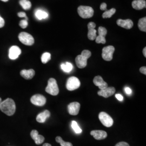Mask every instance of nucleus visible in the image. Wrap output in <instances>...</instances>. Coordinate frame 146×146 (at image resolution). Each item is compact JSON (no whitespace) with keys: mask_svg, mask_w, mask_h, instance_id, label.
Masks as SVG:
<instances>
[{"mask_svg":"<svg viewBox=\"0 0 146 146\" xmlns=\"http://www.w3.org/2000/svg\"><path fill=\"white\" fill-rule=\"evenodd\" d=\"M116 23L119 26L125 28L126 29H130L134 26L133 21L130 19H127V20L119 19L117 20V21H116Z\"/></svg>","mask_w":146,"mask_h":146,"instance_id":"4468645a","label":"nucleus"},{"mask_svg":"<svg viewBox=\"0 0 146 146\" xmlns=\"http://www.w3.org/2000/svg\"><path fill=\"white\" fill-rule=\"evenodd\" d=\"M115 89L113 87H107L102 90H100L98 92V94L100 96H103L105 98H107L112 96L115 93Z\"/></svg>","mask_w":146,"mask_h":146,"instance_id":"ddd939ff","label":"nucleus"},{"mask_svg":"<svg viewBox=\"0 0 146 146\" xmlns=\"http://www.w3.org/2000/svg\"><path fill=\"white\" fill-rule=\"evenodd\" d=\"M51 59V55L49 52H44L41 56V61L43 63H47Z\"/></svg>","mask_w":146,"mask_h":146,"instance_id":"a878e982","label":"nucleus"},{"mask_svg":"<svg viewBox=\"0 0 146 146\" xmlns=\"http://www.w3.org/2000/svg\"><path fill=\"white\" fill-rule=\"evenodd\" d=\"M35 16L38 20H41L42 19H45L47 18L48 16V14L47 12L38 9L35 12Z\"/></svg>","mask_w":146,"mask_h":146,"instance_id":"412c9836","label":"nucleus"},{"mask_svg":"<svg viewBox=\"0 0 146 146\" xmlns=\"http://www.w3.org/2000/svg\"><path fill=\"white\" fill-rule=\"evenodd\" d=\"M143 54L144 55V56L146 58V48L145 47L143 50Z\"/></svg>","mask_w":146,"mask_h":146,"instance_id":"58836bf2","label":"nucleus"},{"mask_svg":"<svg viewBox=\"0 0 146 146\" xmlns=\"http://www.w3.org/2000/svg\"><path fill=\"white\" fill-rule=\"evenodd\" d=\"M93 82L96 86L99 87L100 90H102L108 87V84L104 81L103 78L100 76H96L94 78Z\"/></svg>","mask_w":146,"mask_h":146,"instance_id":"dca6fc26","label":"nucleus"},{"mask_svg":"<svg viewBox=\"0 0 146 146\" xmlns=\"http://www.w3.org/2000/svg\"><path fill=\"white\" fill-rule=\"evenodd\" d=\"M5 24V21L4 20V19L1 17L0 16V28L3 27Z\"/></svg>","mask_w":146,"mask_h":146,"instance_id":"f704fd0d","label":"nucleus"},{"mask_svg":"<svg viewBox=\"0 0 146 146\" xmlns=\"http://www.w3.org/2000/svg\"><path fill=\"white\" fill-rule=\"evenodd\" d=\"M80 81L78 78L72 76L68 78L66 84V88L68 90L73 91L78 89L80 86Z\"/></svg>","mask_w":146,"mask_h":146,"instance_id":"6e6552de","label":"nucleus"},{"mask_svg":"<svg viewBox=\"0 0 146 146\" xmlns=\"http://www.w3.org/2000/svg\"><path fill=\"white\" fill-rule=\"evenodd\" d=\"M19 25H20V26L21 27V28H23V29L26 28L27 27H28V20H26V19L21 20V21L20 22Z\"/></svg>","mask_w":146,"mask_h":146,"instance_id":"7c9ffc66","label":"nucleus"},{"mask_svg":"<svg viewBox=\"0 0 146 146\" xmlns=\"http://www.w3.org/2000/svg\"><path fill=\"white\" fill-rule=\"evenodd\" d=\"M125 93L128 95H130L131 94V89L129 87H125Z\"/></svg>","mask_w":146,"mask_h":146,"instance_id":"4c0bfd02","label":"nucleus"},{"mask_svg":"<svg viewBox=\"0 0 146 146\" xmlns=\"http://www.w3.org/2000/svg\"><path fill=\"white\" fill-rule=\"evenodd\" d=\"M95 41L97 43H102L105 44L106 42V40L105 38V37L101 36H97L95 38Z\"/></svg>","mask_w":146,"mask_h":146,"instance_id":"c756f323","label":"nucleus"},{"mask_svg":"<svg viewBox=\"0 0 146 146\" xmlns=\"http://www.w3.org/2000/svg\"><path fill=\"white\" fill-rule=\"evenodd\" d=\"M1 1H3V2H7V1H8L9 0H1Z\"/></svg>","mask_w":146,"mask_h":146,"instance_id":"a19ab883","label":"nucleus"},{"mask_svg":"<svg viewBox=\"0 0 146 146\" xmlns=\"http://www.w3.org/2000/svg\"><path fill=\"white\" fill-rule=\"evenodd\" d=\"M50 116V113L49 110H46L37 116L36 121L39 123H44L48 118Z\"/></svg>","mask_w":146,"mask_h":146,"instance_id":"aec40b11","label":"nucleus"},{"mask_svg":"<svg viewBox=\"0 0 146 146\" xmlns=\"http://www.w3.org/2000/svg\"><path fill=\"white\" fill-rule=\"evenodd\" d=\"M100 9L101 11H106L107 9V5L105 3H102L100 5Z\"/></svg>","mask_w":146,"mask_h":146,"instance_id":"72a5a7b5","label":"nucleus"},{"mask_svg":"<svg viewBox=\"0 0 146 146\" xmlns=\"http://www.w3.org/2000/svg\"><path fill=\"white\" fill-rule=\"evenodd\" d=\"M99 118L103 125L106 127H110L113 125V120L108 114L105 112H101Z\"/></svg>","mask_w":146,"mask_h":146,"instance_id":"423d86ee","label":"nucleus"},{"mask_svg":"<svg viewBox=\"0 0 146 146\" xmlns=\"http://www.w3.org/2000/svg\"><path fill=\"white\" fill-rule=\"evenodd\" d=\"M2 99H1V98H0V105H1V102H2Z\"/></svg>","mask_w":146,"mask_h":146,"instance_id":"79ce46f5","label":"nucleus"},{"mask_svg":"<svg viewBox=\"0 0 146 146\" xmlns=\"http://www.w3.org/2000/svg\"><path fill=\"white\" fill-rule=\"evenodd\" d=\"M91 135L93 136L96 140H103L107 136V133L104 131L101 130H95L92 131L90 132Z\"/></svg>","mask_w":146,"mask_h":146,"instance_id":"f3484780","label":"nucleus"},{"mask_svg":"<svg viewBox=\"0 0 146 146\" xmlns=\"http://www.w3.org/2000/svg\"><path fill=\"white\" fill-rule=\"evenodd\" d=\"M132 7L136 10H141L146 7L145 0H134L132 2Z\"/></svg>","mask_w":146,"mask_h":146,"instance_id":"a211bd4d","label":"nucleus"},{"mask_svg":"<svg viewBox=\"0 0 146 146\" xmlns=\"http://www.w3.org/2000/svg\"><path fill=\"white\" fill-rule=\"evenodd\" d=\"M61 67L64 72L69 73L72 70L73 66L72 63L67 62L64 63H62L61 65Z\"/></svg>","mask_w":146,"mask_h":146,"instance_id":"4be33fe9","label":"nucleus"},{"mask_svg":"<svg viewBox=\"0 0 146 146\" xmlns=\"http://www.w3.org/2000/svg\"><path fill=\"white\" fill-rule=\"evenodd\" d=\"M115 12H116V9L115 8H111L110 10H107L105 11L104 13V14H102V17L104 19L110 18L115 14Z\"/></svg>","mask_w":146,"mask_h":146,"instance_id":"393cba45","label":"nucleus"},{"mask_svg":"<svg viewBox=\"0 0 146 146\" xmlns=\"http://www.w3.org/2000/svg\"><path fill=\"white\" fill-rule=\"evenodd\" d=\"M17 15L19 17H23L28 20V17H27L26 14L25 12H20L17 14Z\"/></svg>","mask_w":146,"mask_h":146,"instance_id":"2f4dec72","label":"nucleus"},{"mask_svg":"<svg viewBox=\"0 0 146 146\" xmlns=\"http://www.w3.org/2000/svg\"><path fill=\"white\" fill-rule=\"evenodd\" d=\"M92 55V53L88 50H84L81 55L76 56L75 58L76 64L79 68H85L87 64V60Z\"/></svg>","mask_w":146,"mask_h":146,"instance_id":"f03ea898","label":"nucleus"},{"mask_svg":"<svg viewBox=\"0 0 146 146\" xmlns=\"http://www.w3.org/2000/svg\"><path fill=\"white\" fill-rule=\"evenodd\" d=\"M72 127L76 134H80L82 132V129L78 126V123L75 121H73L72 122Z\"/></svg>","mask_w":146,"mask_h":146,"instance_id":"cd10ccee","label":"nucleus"},{"mask_svg":"<svg viewBox=\"0 0 146 146\" xmlns=\"http://www.w3.org/2000/svg\"><path fill=\"white\" fill-rule=\"evenodd\" d=\"M78 13L80 17L83 19H89L94 15L93 9L89 6L81 5L78 8Z\"/></svg>","mask_w":146,"mask_h":146,"instance_id":"20e7f679","label":"nucleus"},{"mask_svg":"<svg viewBox=\"0 0 146 146\" xmlns=\"http://www.w3.org/2000/svg\"><path fill=\"white\" fill-rule=\"evenodd\" d=\"M0 110L8 116L14 115L16 110L15 103L14 101L10 98H8L2 101L0 105Z\"/></svg>","mask_w":146,"mask_h":146,"instance_id":"f257e3e1","label":"nucleus"},{"mask_svg":"<svg viewBox=\"0 0 146 146\" xmlns=\"http://www.w3.org/2000/svg\"><path fill=\"white\" fill-rule=\"evenodd\" d=\"M115 146H129V144L125 142H120L117 143Z\"/></svg>","mask_w":146,"mask_h":146,"instance_id":"473e14b6","label":"nucleus"},{"mask_svg":"<svg viewBox=\"0 0 146 146\" xmlns=\"http://www.w3.org/2000/svg\"><path fill=\"white\" fill-rule=\"evenodd\" d=\"M43 146H52V145H51L50 144H49V143H46L43 144Z\"/></svg>","mask_w":146,"mask_h":146,"instance_id":"ea45409f","label":"nucleus"},{"mask_svg":"<svg viewBox=\"0 0 146 146\" xmlns=\"http://www.w3.org/2000/svg\"><path fill=\"white\" fill-rule=\"evenodd\" d=\"M96 25L94 22H90L88 24V37L90 40L93 41L95 40L96 37V30H95Z\"/></svg>","mask_w":146,"mask_h":146,"instance_id":"9b49d317","label":"nucleus"},{"mask_svg":"<svg viewBox=\"0 0 146 146\" xmlns=\"http://www.w3.org/2000/svg\"><path fill=\"white\" fill-rule=\"evenodd\" d=\"M35 74V70L34 69H29V70H26L23 69L21 70L20 72V75L21 76L26 80H30L33 78Z\"/></svg>","mask_w":146,"mask_h":146,"instance_id":"6ab92c4d","label":"nucleus"},{"mask_svg":"<svg viewBox=\"0 0 146 146\" xmlns=\"http://www.w3.org/2000/svg\"><path fill=\"white\" fill-rule=\"evenodd\" d=\"M140 71L141 73L143 74L144 75H146V67H142L140 69Z\"/></svg>","mask_w":146,"mask_h":146,"instance_id":"e433bc0d","label":"nucleus"},{"mask_svg":"<svg viewBox=\"0 0 146 146\" xmlns=\"http://www.w3.org/2000/svg\"><path fill=\"white\" fill-rule=\"evenodd\" d=\"M19 3L25 10H28L31 7V2L28 0H20Z\"/></svg>","mask_w":146,"mask_h":146,"instance_id":"b1692460","label":"nucleus"},{"mask_svg":"<svg viewBox=\"0 0 146 146\" xmlns=\"http://www.w3.org/2000/svg\"><path fill=\"white\" fill-rule=\"evenodd\" d=\"M21 54V49L16 46L11 47L9 50V58L11 60H16Z\"/></svg>","mask_w":146,"mask_h":146,"instance_id":"9d476101","label":"nucleus"},{"mask_svg":"<svg viewBox=\"0 0 146 146\" xmlns=\"http://www.w3.org/2000/svg\"><path fill=\"white\" fill-rule=\"evenodd\" d=\"M56 141L60 144L61 146H73L72 143L68 142H65L62 139L60 136H57L56 137Z\"/></svg>","mask_w":146,"mask_h":146,"instance_id":"bb28decb","label":"nucleus"},{"mask_svg":"<svg viewBox=\"0 0 146 146\" xmlns=\"http://www.w3.org/2000/svg\"><path fill=\"white\" fill-rule=\"evenodd\" d=\"M80 108V104L74 102L69 104L68 106V110L70 115H76L78 114Z\"/></svg>","mask_w":146,"mask_h":146,"instance_id":"f8f14e48","label":"nucleus"},{"mask_svg":"<svg viewBox=\"0 0 146 146\" xmlns=\"http://www.w3.org/2000/svg\"><path fill=\"white\" fill-rule=\"evenodd\" d=\"M31 136L36 145H40L44 141V137L41 135H40L36 130L31 131Z\"/></svg>","mask_w":146,"mask_h":146,"instance_id":"2eb2a0df","label":"nucleus"},{"mask_svg":"<svg viewBox=\"0 0 146 146\" xmlns=\"http://www.w3.org/2000/svg\"><path fill=\"white\" fill-rule=\"evenodd\" d=\"M138 27L142 31H146V17H143L139 20L138 22Z\"/></svg>","mask_w":146,"mask_h":146,"instance_id":"5701e85b","label":"nucleus"},{"mask_svg":"<svg viewBox=\"0 0 146 146\" xmlns=\"http://www.w3.org/2000/svg\"><path fill=\"white\" fill-rule=\"evenodd\" d=\"M98 33H99V35L101 36L106 37L107 33V29L103 27H100L98 29Z\"/></svg>","mask_w":146,"mask_h":146,"instance_id":"c85d7f7f","label":"nucleus"},{"mask_svg":"<svg viewBox=\"0 0 146 146\" xmlns=\"http://www.w3.org/2000/svg\"><path fill=\"white\" fill-rule=\"evenodd\" d=\"M115 96H116V98L117 99V100H119L120 101H122L123 100V96H122L121 94H116Z\"/></svg>","mask_w":146,"mask_h":146,"instance_id":"c9c22d12","label":"nucleus"},{"mask_svg":"<svg viewBox=\"0 0 146 146\" xmlns=\"http://www.w3.org/2000/svg\"><path fill=\"white\" fill-rule=\"evenodd\" d=\"M19 39L21 43L26 46H32L34 43V39L31 34L22 32L19 35Z\"/></svg>","mask_w":146,"mask_h":146,"instance_id":"39448f33","label":"nucleus"},{"mask_svg":"<svg viewBox=\"0 0 146 146\" xmlns=\"http://www.w3.org/2000/svg\"><path fill=\"white\" fill-rule=\"evenodd\" d=\"M115 51V48L112 46L104 47L102 49V56L105 61H110L113 59V55Z\"/></svg>","mask_w":146,"mask_h":146,"instance_id":"0eeeda50","label":"nucleus"},{"mask_svg":"<svg viewBox=\"0 0 146 146\" xmlns=\"http://www.w3.org/2000/svg\"><path fill=\"white\" fill-rule=\"evenodd\" d=\"M46 92L53 96L57 95L59 93L58 84L55 78H50L48 81V85L46 88Z\"/></svg>","mask_w":146,"mask_h":146,"instance_id":"7ed1b4c3","label":"nucleus"},{"mask_svg":"<svg viewBox=\"0 0 146 146\" xmlns=\"http://www.w3.org/2000/svg\"><path fill=\"white\" fill-rule=\"evenodd\" d=\"M31 103L37 106H43L46 103V98L41 94H36L31 98Z\"/></svg>","mask_w":146,"mask_h":146,"instance_id":"1a4fd4ad","label":"nucleus"}]
</instances>
